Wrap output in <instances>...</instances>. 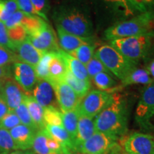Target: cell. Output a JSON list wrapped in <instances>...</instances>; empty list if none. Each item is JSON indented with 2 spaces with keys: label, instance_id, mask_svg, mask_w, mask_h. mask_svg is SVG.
<instances>
[{
  "label": "cell",
  "instance_id": "1",
  "mask_svg": "<svg viewBox=\"0 0 154 154\" xmlns=\"http://www.w3.org/2000/svg\"><path fill=\"white\" fill-rule=\"evenodd\" d=\"M96 131L118 138L128 126V106L121 94H113V100L94 119Z\"/></svg>",
  "mask_w": 154,
  "mask_h": 154
},
{
  "label": "cell",
  "instance_id": "2",
  "mask_svg": "<svg viewBox=\"0 0 154 154\" xmlns=\"http://www.w3.org/2000/svg\"><path fill=\"white\" fill-rule=\"evenodd\" d=\"M57 26L65 32L83 38H92L93 24L89 17L82 7L77 5L62 6L54 14Z\"/></svg>",
  "mask_w": 154,
  "mask_h": 154
},
{
  "label": "cell",
  "instance_id": "3",
  "mask_svg": "<svg viewBox=\"0 0 154 154\" xmlns=\"http://www.w3.org/2000/svg\"><path fill=\"white\" fill-rule=\"evenodd\" d=\"M154 14L148 11L140 13L128 20L117 22L105 31V37L111 41L117 38L153 34Z\"/></svg>",
  "mask_w": 154,
  "mask_h": 154
},
{
  "label": "cell",
  "instance_id": "4",
  "mask_svg": "<svg viewBox=\"0 0 154 154\" xmlns=\"http://www.w3.org/2000/svg\"><path fill=\"white\" fill-rule=\"evenodd\" d=\"M94 55L103 63L109 72L121 82L129 75L136 64L127 59L110 44H104L96 50Z\"/></svg>",
  "mask_w": 154,
  "mask_h": 154
},
{
  "label": "cell",
  "instance_id": "5",
  "mask_svg": "<svg viewBox=\"0 0 154 154\" xmlns=\"http://www.w3.org/2000/svg\"><path fill=\"white\" fill-rule=\"evenodd\" d=\"M153 34L117 38L110 41V45L119 51L127 59L135 63L145 57L151 46Z\"/></svg>",
  "mask_w": 154,
  "mask_h": 154
},
{
  "label": "cell",
  "instance_id": "6",
  "mask_svg": "<svg viewBox=\"0 0 154 154\" xmlns=\"http://www.w3.org/2000/svg\"><path fill=\"white\" fill-rule=\"evenodd\" d=\"M113 100V94L101 90H92L82 98L76 108L79 116L94 119Z\"/></svg>",
  "mask_w": 154,
  "mask_h": 154
},
{
  "label": "cell",
  "instance_id": "7",
  "mask_svg": "<svg viewBox=\"0 0 154 154\" xmlns=\"http://www.w3.org/2000/svg\"><path fill=\"white\" fill-rule=\"evenodd\" d=\"M154 119V83L144 88L136 109L135 119L140 128L152 130L151 120Z\"/></svg>",
  "mask_w": 154,
  "mask_h": 154
},
{
  "label": "cell",
  "instance_id": "8",
  "mask_svg": "<svg viewBox=\"0 0 154 154\" xmlns=\"http://www.w3.org/2000/svg\"><path fill=\"white\" fill-rule=\"evenodd\" d=\"M118 138L103 133L96 131L77 148L82 154H109L116 145Z\"/></svg>",
  "mask_w": 154,
  "mask_h": 154
},
{
  "label": "cell",
  "instance_id": "9",
  "mask_svg": "<svg viewBox=\"0 0 154 154\" xmlns=\"http://www.w3.org/2000/svg\"><path fill=\"white\" fill-rule=\"evenodd\" d=\"M124 146L125 152L130 154H154V137L143 133H134Z\"/></svg>",
  "mask_w": 154,
  "mask_h": 154
},
{
  "label": "cell",
  "instance_id": "10",
  "mask_svg": "<svg viewBox=\"0 0 154 154\" xmlns=\"http://www.w3.org/2000/svg\"><path fill=\"white\" fill-rule=\"evenodd\" d=\"M13 77L28 95L33 91L38 81L34 67L23 62H16L13 64Z\"/></svg>",
  "mask_w": 154,
  "mask_h": 154
},
{
  "label": "cell",
  "instance_id": "11",
  "mask_svg": "<svg viewBox=\"0 0 154 154\" xmlns=\"http://www.w3.org/2000/svg\"><path fill=\"white\" fill-rule=\"evenodd\" d=\"M26 39L29 40L36 49L43 53L59 51L60 50L55 33L48 24L37 33L27 36Z\"/></svg>",
  "mask_w": 154,
  "mask_h": 154
},
{
  "label": "cell",
  "instance_id": "12",
  "mask_svg": "<svg viewBox=\"0 0 154 154\" xmlns=\"http://www.w3.org/2000/svg\"><path fill=\"white\" fill-rule=\"evenodd\" d=\"M52 86L61 112H67L76 109L80 99L64 80L52 84Z\"/></svg>",
  "mask_w": 154,
  "mask_h": 154
},
{
  "label": "cell",
  "instance_id": "13",
  "mask_svg": "<svg viewBox=\"0 0 154 154\" xmlns=\"http://www.w3.org/2000/svg\"><path fill=\"white\" fill-rule=\"evenodd\" d=\"M91 2L97 7L121 19L133 17L138 12L130 0H91Z\"/></svg>",
  "mask_w": 154,
  "mask_h": 154
},
{
  "label": "cell",
  "instance_id": "14",
  "mask_svg": "<svg viewBox=\"0 0 154 154\" xmlns=\"http://www.w3.org/2000/svg\"><path fill=\"white\" fill-rule=\"evenodd\" d=\"M0 94L5 101L9 111H14L24 101L25 95L22 88L11 79L4 82Z\"/></svg>",
  "mask_w": 154,
  "mask_h": 154
},
{
  "label": "cell",
  "instance_id": "15",
  "mask_svg": "<svg viewBox=\"0 0 154 154\" xmlns=\"http://www.w3.org/2000/svg\"><path fill=\"white\" fill-rule=\"evenodd\" d=\"M12 51L16 54L19 62L28 63L35 68L44 53L31 44L29 40L14 44Z\"/></svg>",
  "mask_w": 154,
  "mask_h": 154
},
{
  "label": "cell",
  "instance_id": "16",
  "mask_svg": "<svg viewBox=\"0 0 154 154\" xmlns=\"http://www.w3.org/2000/svg\"><path fill=\"white\" fill-rule=\"evenodd\" d=\"M9 131L17 149L26 151L32 149L36 133V131L21 124Z\"/></svg>",
  "mask_w": 154,
  "mask_h": 154
},
{
  "label": "cell",
  "instance_id": "17",
  "mask_svg": "<svg viewBox=\"0 0 154 154\" xmlns=\"http://www.w3.org/2000/svg\"><path fill=\"white\" fill-rule=\"evenodd\" d=\"M33 97L42 107L55 106L57 101L52 85L47 80H38L33 91Z\"/></svg>",
  "mask_w": 154,
  "mask_h": 154
},
{
  "label": "cell",
  "instance_id": "18",
  "mask_svg": "<svg viewBox=\"0 0 154 154\" xmlns=\"http://www.w3.org/2000/svg\"><path fill=\"white\" fill-rule=\"evenodd\" d=\"M57 28L59 44L64 52L70 54L82 44L92 42V38H83L65 32L59 26Z\"/></svg>",
  "mask_w": 154,
  "mask_h": 154
},
{
  "label": "cell",
  "instance_id": "19",
  "mask_svg": "<svg viewBox=\"0 0 154 154\" xmlns=\"http://www.w3.org/2000/svg\"><path fill=\"white\" fill-rule=\"evenodd\" d=\"M45 128L50 136L61 144L64 154H73L76 152V146L68 132L63 126L46 125Z\"/></svg>",
  "mask_w": 154,
  "mask_h": 154
},
{
  "label": "cell",
  "instance_id": "20",
  "mask_svg": "<svg viewBox=\"0 0 154 154\" xmlns=\"http://www.w3.org/2000/svg\"><path fill=\"white\" fill-rule=\"evenodd\" d=\"M60 50L54 52V57L49 63V79L47 81L51 85L64 80V77L68 71L66 61L61 56Z\"/></svg>",
  "mask_w": 154,
  "mask_h": 154
},
{
  "label": "cell",
  "instance_id": "21",
  "mask_svg": "<svg viewBox=\"0 0 154 154\" xmlns=\"http://www.w3.org/2000/svg\"><path fill=\"white\" fill-rule=\"evenodd\" d=\"M94 119L80 116H79L77 135L75 140V146L76 150L79 146L82 145L84 142L94 134V133L96 132Z\"/></svg>",
  "mask_w": 154,
  "mask_h": 154
},
{
  "label": "cell",
  "instance_id": "22",
  "mask_svg": "<svg viewBox=\"0 0 154 154\" xmlns=\"http://www.w3.org/2000/svg\"><path fill=\"white\" fill-rule=\"evenodd\" d=\"M24 101L37 130L44 129L46 126L44 121V108L34 99L33 96L28 94H25Z\"/></svg>",
  "mask_w": 154,
  "mask_h": 154
},
{
  "label": "cell",
  "instance_id": "23",
  "mask_svg": "<svg viewBox=\"0 0 154 154\" xmlns=\"http://www.w3.org/2000/svg\"><path fill=\"white\" fill-rule=\"evenodd\" d=\"M60 53L63 59L66 61L69 72L78 79L90 82L89 76L88 74L86 66L84 63H82L69 54L64 52L61 49L60 50Z\"/></svg>",
  "mask_w": 154,
  "mask_h": 154
},
{
  "label": "cell",
  "instance_id": "24",
  "mask_svg": "<svg viewBox=\"0 0 154 154\" xmlns=\"http://www.w3.org/2000/svg\"><path fill=\"white\" fill-rule=\"evenodd\" d=\"M64 82L70 86L80 99L85 96L91 89V82L78 79L69 72V69L64 77Z\"/></svg>",
  "mask_w": 154,
  "mask_h": 154
},
{
  "label": "cell",
  "instance_id": "25",
  "mask_svg": "<svg viewBox=\"0 0 154 154\" xmlns=\"http://www.w3.org/2000/svg\"><path fill=\"white\" fill-rule=\"evenodd\" d=\"M154 80L151 78L146 69L135 68L129 75L123 81L124 86L132 85V84H143L150 85L153 84Z\"/></svg>",
  "mask_w": 154,
  "mask_h": 154
},
{
  "label": "cell",
  "instance_id": "26",
  "mask_svg": "<svg viewBox=\"0 0 154 154\" xmlns=\"http://www.w3.org/2000/svg\"><path fill=\"white\" fill-rule=\"evenodd\" d=\"M79 116L76 109L67 111V112H62L63 127L68 132L74 144L77 135Z\"/></svg>",
  "mask_w": 154,
  "mask_h": 154
},
{
  "label": "cell",
  "instance_id": "27",
  "mask_svg": "<svg viewBox=\"0 0 154 154\" xmlns=\"http://www.w3.org/2000/svg\"><path fill=\"white\" fill-rule=\"evenodd\" d=\"M21 24L26 30L27 36H31L42 29L47 23L40 17L25 14Z\"/></svg>",
  "mask_w": 154,
  "mask_h": 154
},
{
  "label": "cell",
  "instance_id": "28",
  "mask_svg": "<svg viewBox=\"0 0 154 154\" xmlns=\"http://www.w3.org/2000/svg\"><path fill=\"white\" fill-rule=\"evenodd\" d=\"M96 45L93 44V42H89V43L82 44V46L77 48L75 51H72L69 54L76 58L86 66L94 57L96 51Z\"/></svg>",
  "mask_w": 154,
  "mask_h": 154
},
{
  "label": "cell",
  "instance_id": "29",
  "mask_svg": "<svg viewBox=\"0 0 154 154\" xmlns=\"http://www.w3.org/2000/svg\"><path fill=\"white\" fill-rule=\"evenodd\" d=\"M47 132L45 128L38 131L34 137L32 149L36 154H57L51 151L47 146Z\"/></svg>",
  "mask_w": 154,
  "mask_h": 154
},
{
  "label": "cell",
  "instance_id": "30",
  "mask_svg": "<svg viewBox=\"0 0 154 154\" xmlns=\"http://www.w3.org/2000/svg\"><path fill=\"white\" fill-rule=\"evenodd\" d=\"M56 51L44 53L39 62L36 65L35 72L38 80H48L49 79V66Z\"/></svg>",
  "mask_w": 154,
  "mask_h": 154
},
{
  "label": "cell",
  "instance_id": "31",
  "mask_svg": "<svg viewBox=\"0 0 154 154\" xmlns=\"http://www.w3.org/2000/svg\"><path fill=\"white\" fill-rule=\"evenodd\" d=\"M92 79L94 84L101 91H107L108 90L113 89L116 86V82L111 73L101 72L94 76Z\"/></svg>",
  "mask_w": 154,
  "mask_h": 154
},
{
  "label": "cell",
  "instance_id": "32",
  "mask_svg": "<svg viewBox=\"0 0 154 154\" xmlns=\"http://www.w3.org/2000/svg\"><path fill=\"white\" fill-rule=\"evenodd\" d=\"M44 121L45 125L63 126L62 112L56 106H48L44 109Z\"/></svg>",
  "mask_w": 154,
  "mask_h": 154
},
{
  "label": "cell",
  "instance_id": "33",
  "mask_svg": "<svg viewBox=\"0 0 154 154\" xmlns=\"http://www.w3.org/2000/svg\"><path fill=\"white\" fill-rule=\"evenodd\" d=\"M17 150L18 149L9 131L0 128V154H9Z\"/></svg>",
  "mask_w": 154,
  "mask_h": 154
},
{
  "label": "cell",
  "instance_id": "34",
  "mask_svg": "<svg viewBox=\"0 0 154 154\" xmlns=\"http://www.w3.org/2000/svg\"><path fill=\"white\" fill-rule=\"evenodd\" d=\"M14 111L17 115V116L19 117V120L21 121V124L29 127L32 129L36 131V132L38 131L35 124H34L33 121H32V117H31L27 106H26L24 101H23L22 103Z\"/></svg>",
  "mask_w": 154,
  "mask_h": 154
},
{
  "label": "cell",
  "instance_id": "35",
  "mask_svg": "<svg viewBox=\"0 0 154 154\" xmlns=\"http://www.w3.org/2000/svg\"><path fill=\"white\" fill-rule=\"evenodd\" d=\"M86 68L90 79H92L96 74H99L101 72L110 73L109 72V70L106 68L104 65L103 64V63L95 55L91 59V61L86 65Z\"/></svg>",
  "mask_w": 154,
  "mask_h": 154
},
{
  "label": "cell",
  "instance_id": "36",
  "mask_svg": "<svg viewBox=\"0 0 154 154\" xmlns=\"http://www.w3.org/2000/svg\"><path fill=\"white\" fill-rule=\"evenodd\" d=\"M9 39L14 44L23 42L27 38V33L22 24L17 25L14 27L7 29Z\"/></svg>",
  "mask_w": 154,
  "mask_h": 154
},
{
  "label": "cell",
  "instance_id": "37",
  "mask_svg": "<svg viewBox=\"0 0 154 154\" xmlns=\"http://www.w3.org/2000/svg\"><path fill=\"white\" fill-rule=\"evenodd\" d=\"M19 124H21V121L14 111H9L0 121V128L10 131Z\"/></svg>",
  "mask_w": 154,
  "mask_h": 154
},
{
  "label": "cell",
  "instance_id": "38",
  "mask_svg": "<svg viewBox=\"0 0 154 154\" xmlns=\"http://www.w3.org/2000/svg\"><path fill=\"white\" fill-rule=\"evenodd\" d=\"M17 10L19 7L16 0H4V9L0 16V21L5 22Z\"/></svg>",
  "mask_w": 154,
  "mask_h": 154
},
{
  "label": "cell",
  "instance_id": "39",
  "mask_svg": "<svg viewBox=\"0 0 154 154\" xmlns=\"http://www.w3.org/2000/svg\"><path fill=\"white\" fill-rule=\"evenodd\" d=\"M19 62L15 54L7 48L0 47V66H9Z\"/></svg>",
  "mask_w": 154,
  "mask_h": 154
},
{
  "label": "cell",
  "instance_id": "40",
  "mask_svg": "<svg viewBox=\"0 0 154 154\" xmlns=\"http://www.w3.org/2000/svg\"><path fill=\"white\" fill-rule=\"evenodd\" d=\"M0 47L7 48L11 51H12L14 47V44L9 39L5 23L2 21H0Z\"/></svg>",
  "mask_w": 154,
  "mask_h": 154
},
{
  "label": "cell",
  "instance_id": "41",
  "mask_svg": "<svg viewBox=\"0 0 154 154\" xmlns=\"http://www.w3.org/2000/svg\"><path fill=\"white\" fill-rule=\"evenodd\" d=\"M31 2L33 4L34 7H35L40 17L44 20L47 21L48 19L47 14L50 8L48 0H31Z\"/></svg>",
  "mask_w": 154,
  "mask_h": 154
},
{
  "label": "cell",
  "instance_id": "42",
  "mask_svg": "<svg viewBox=\"0 0 154 154\" xmlns=\"http://www.w3.org/2000/svg\"><path fill=\"white\" fill-rule=\"evenodd\" d=\"M19 9L24 14L40 17L31 0H16Z\"/></svg>",
  "mask_w": 154,
  "mask_h": 154
},
{
  "label": "cell",
  "instance_id": "43",
  "mask_svg": "<svg viewBox=\"0 0 154 154\" xmlns=\"http://www.w3.org/2000/svg\"><path fill=\"white\" fill-rule=\"evenodd\" d=\"M138 13L150 11L154 5V0H130Z\"/></svg>",
  "mask_w": 154,
  "mask_h": 154
},
{
  "label": "cell",
  "instance_id": "44",
  "mask_svg": "<svg viewBox=\"0 0 154 154\" xmlns=\"http://www.w3.org/2000/svg\"><path fill=\"white\" fill-rule=\"evenodd\" d=\"M24 15V13L19 10V9L17 10L16 12H14L5 22H4L7 29L14 27L17 25L21 24Z\"/></svg>",
  "mask_w": 154,
  "mask_h": 154
},
{
  "label": "cell",
  "instance_id": "45",
  "mask_svg": "<svg viewBox=\"0 0 154 154\" xmlns=\"http://www.w3.org/2000/svg\"><path fill=\"white\" fill-rule=\"evenodd\" d=\"M13 65L0 66V80H7L12 79Z\"/></svg>",
  "mask_w": 154,
  "mask_h": 154
},
{
  "label": "cell",
  "instance_id": "46",
  "mask_svg": "<svg viewBox=\"0 0 154 154\" xmlns=\"http://www.w3.org/2000/svg\"><path fill=\"white\" fill-rule=\"evenodd\" d=\"M9 111V108L7 106V103L0 94V121L2 120V119L8 113Z\"/></svg>",
  "mask_w": 154,
  "mask_h": 154
},
{
  "label": "cell",
  "instance_id": "47",
  "mask_svg": "<svg viewBox=\"0 0 154 154\" xmlns=\"http://www.w3.org/2000/svg\"><path fill=\"white\" fill-rule=\"evenodd\" d=\"M9 154H34L33 151L30 150H26V151H22V150H17V151H12Z\"/></svg>",
  "mask_w": 154,
  "mask_h": 154
},
{
  "label": "cell",
  "instance_id": "48",
  "mask_svg": "<svg viewBox=\"0 0 154 154\" xmlns=\"http://www.w3.org/2000/svg\"><path fill=\"white\" fill-rule=\"evenodd\" d=\"M148 72L150 74V76H151L154 79V60L150 63L149 66H148L147 69Z\"/></svg>",
  "mask_w": 154,
  "mask_h": 154
},
{
  "label": "cell",
  "instance_id": "49",
  "mask_svg": "<svg viewBox=\"0 0 154 154\" xmlns=\"http://www.w3.org/2000/svg\"><path fill=\"white\" fill-rule=\"evenodd\" d=\"M4 9V0L0 1V16H1L2 12Z\"/></svg>",
  "mask_w": 154,
  "mask_h": 154
},
{
  "label": "cell",
  "instance_id": "50",
  "mask_svg": "<svg viewBox=\"0 0 154 154\" xmlns=\"http://www.w3.org/2000/svg\"><path fill=\"white\" fill-rule=\"evenodd\" d=\"M5 80H0V90H1V88H2V84H3V83H4V82H5Z\"/></svg>",
  "mask_w": 154,
  "mask_h": 154
},
{
  "label": "cell",
  "instance_id": "51",
  "mask_svg": "<svg viewBox=\"0 0 154 154\" xmlns=\"http://www.w3.org/2000/svg\"><path fill=\"white\" fill-rule=\"evenodd\" d=\"M117 154H130V153H126V152H124V153H117Z\"/></svg>",
  "mask_w": 154,
  "mask_h": 154
},
{
  "label": "cell",
  "instance_id": "52",
  "mask_svg": "<svg viewBox=\"0 0 154 154\" xmlns=\"http://www.w3.org/2000/svg\"><path fill=\"white\" fill-rule=\"evenodd\" d=\"M73 154H78V153H73Z\"/></svg>",
  "mask_w": 154,
  "mask_h": 154
},
{
  "label": "cell",
  "instance_id": "53",
  "mask_svg": "<svg viewBox=\"0 0 154 154\" xmlns=\"http://www.w3.org/2000/svg\"><path fill=\"white\" fill-rule=\"evenodd\" d=\"M0 1H2V0H0Z\"/></svg>",
  "mask_w": 154,
  "mask_h": 154
}]
</instances>
